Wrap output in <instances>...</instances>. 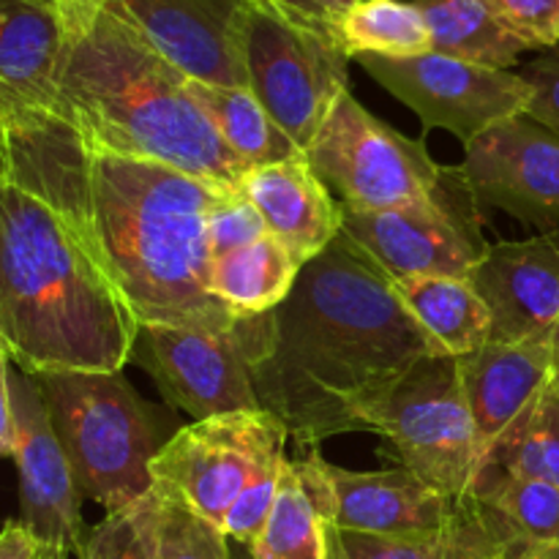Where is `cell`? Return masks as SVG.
I'll return each mask as SVG.
<instances>
[{
    "label": "cell",
    "instance_id": "40",
    "mask_svg": "<svg viewBox=\"0 0 559 559\" xmlns=\"http://www.w3.org/2000/svg\"><path fill=\"white\" fill-rule=\"evenodd\" d=\"M551 388L559 393V322L555 336H551Z\"/></svg>",
    "mask_w": 559,
    "mask_h": 559
},
{
    "label": "cell",
    "instance_id": "13",
    "mask_svg": "<svg viewBox=\"0 0 559 559\" xmlns=\"http://www.w3.org/2000/svg\"><path fill=\"white\" fill-rule=\"evenodd\" d=\"M478 205L500 207L538 233L559 229V134L527 115L464 145L459 164Z\"/></svg>",
    "mask_w": 559,
    "mask_h": 559
},
{
    "label": "cell",
    "instance_id": "25",
    "mask_svg": "<svg viewBox=\"0 0 559 559\" xmlns=\"http://www.w3.org/2000/svg\"><path fill=\"white\" fill-rule=\"evenodd\" d=\"M191 96L197 98L205 118L233 151V156L249 167H265V164L293 162L306 156L282 126L267 115L260 98L249 87H218L205 82H189Z\"/></svg>",
    "mask_w": 559,
    "mask_h": 559
},
{
    "label": "cell",
    "instance_id": "14",
    "mask_svg": "<svg viewBox=\"0 0 559 559\" xmlns=\"http://www.w3.org/2000/svg\"><path fill=\"white\" fill-rule=\"evenodd\" d=\"M14 409V462L20 473L22 524L36 538L63 551H80L85 540L82 491L69 456L58 440L49 409L36 382L20 371L11 374Z\"/></svg>",
    "mask_w": 559,
    "mask_h": 559
},
{
    "label": "cell",
    "instance_id": "17",
    "mask_svg": "<svg viewBox=\"0 0 559 559\" xmlns=\"http://www.w3.org/2000/svg\"><path fill=\"white\" fill-rule=\"evenodd\" d=\"M333 491V527L347 533L402 535L440 533L467 516L475 497H451L407 467L355 473L325 462Z\"/></svg>",
    "mask_w": 559,
    "mask_h": 559
},
{
    "label": "cell",
    "instance_id": "39",
    "mask_svg": "<svg viewBox=\"0 0 559 559\" xmlns=\"http://www.w3.org/2000/svg\"><path fill=\"white\" fill-rule=\"evenodd\" d=\"M511 559H559V540L551 544H530L522 546Z\"/></svg>",
    "mask_w": 559,
    "mask_h": 559
},
{
    "label": "cell",
    "instance_id": "35",
    "mask_svg": "<svg viewBox=\"0 0 559 559\" xmlns=\"http://www.w3.org/2000/svg\"><path fill=\"white\" fill-rule=\"evenodd\" d=\"M519 74L533 87V102L524 115L559 134V47L524 63Z\"/></svg>",
    "mask_w": 559,
    "mask_h": 559
},
{
    "label": "cell",
    "instance_id": "18",
    "mask_svg": "<svg viewBox=\"0 0 559 559\" xmlns=\"http://www.w3.org/2000/svg\"><path fill=\"white\" fill-rule=\"evenodd\" d=\"M456 366L484 467L491 448L551 385V344L486 342L456 358Z\"/></svg>",
    "mask_w": 559,
    "mask_h": 559
},
{
    "label": "cell",
    "instance_id": "45",
    "mask_svg": "<svg viewBox=\"0 0 559 559\" xmlns=\"http://www.w3.org/2000/svg\"><path fill=\"white\" fill-rule=\"evenodd\" d=\"M349 3H355V0H349Z\"/></svg>",
    "mask_w": 559,
    "mask_h": 559
},
{
    "label": "cell",
    "instance_id": "24",
    "mask_svg": "<svg viewBox=\"0 0 559 559\" xmlns=\"http://www.w3.org/2000/svg\"><path fill=\"white\" fill-rule=\"evenodd\" d=\"M393 289L442 355L462 358L489 342V309L469 278H399Z\"/></svg>",
    "mask_w": 559,
    "mask_h": 559
},
{
    "label": "cell",
    "instance_id": "4",
    "mask_svg": "<svg viewBox=\"0 0 559 559\" xmlns=\"http://www.w3.org/2000/svg\"><path fill=\"white\" fill-rule=\"evenodd\" d=\"M136 322L63 218L0 175V342L25 374L123 371Z\"/></svg>",
    "mask_w": 559,
    "mask_h": 559
},
{
    "label": "cell",
    "instance_id": "43",
    "mask_svg": "<svg viewBox=\"0 0 559 559\" xmlns=\"http://www.w3.org/2000/svg\"><path fill=\"white\" fill-rule=\"evenodd\" d=\"M328 559H336V555H333V551H331V557H328Z\"/></svg>",
    "mask_w": 559,
    "mask_h": 559
},
{
    "label": "cell",
    "instance_id": "3",
    "mask_svg": "<svg viewBox=\"0 0 559 559\" xmlns=\"http://www.w3.org/2000/svg\"><path fill=\"white\" fill-rule=\"evenodd\" d=\"M63 58L55 107L104 151L167 164L216 191H238L243 164L162 58L109 0H60Z\"/></svg>",
    "mask_w": 559,
    "mask_h": 559
},
{
    "label": "cell",
    "instance_id": "38",
    "mask_svg": "<svg viewBox=\"0 0 559 559\" xmlns=\"http://www.w3.org/2000/svg\"><path fill=\"white\" fill-rule=\"evenodd\" d=\"M14 453V409H11L9 353L0 342V456Z\"/></svg>",
    "mask_w": 559,
    "mask_h": 559
},
{
    "label": "cell",
    "instance_id": "11",
    "mask_svg": "<svg viewBox=\"0 0 559 559\" xmlns=\"http://www.w3.org/2000/svg\"><path fill=\"white\" fill-rule=\"evenodd\" d=\"M287 440L289 431L267 409L194 420L164 442L151 475L222 530L240 491L262 467L284 456Z\"/></svg>",
    "mask_w": 559,
    "mask_h": 559
},
{
    "label": "cell",
    "instance_id": "28",
    "mask_svg": "<svg viewBox=\"0 0 559 559\" xmlns=\"http://www.w3.org/2000/svg\"><path fill=\"white\" fill-rule=\"evenodd\" d=\"M473 497L491 508L522 546L559 540V486L484 467Z\"/></svg>",
    "mask_w": 559,
    "mask_h": 559
},
{
    "label": "cell",
    "instance_id": "7",
    "mask_svg": "<svg viewBox=\"0 0 559 559\" xmlns=\"http://www.w3.org/2000/svg\"><path fill=\"white\" fill-rule=\"evenodd\" d=\"M306 158L322 183L338 194L342 207L360 213L424 200L445 169L426 147V134L418 140L404 136L349 91L336 98Z\"/></svg>",
    "mask_w": 559,
    "mask_h": 559
},
{
    "label": "cell",
    "instance_id": "21",
    "mask_svg": "<svg viewBox=\"0 0 559 559\" xmlns=\"http://www.w3.org/2000/svg\"><path fill=\"white\" fill-rule=\"evenodd\" d=\"M333 524V491L325 459L311 451L284 462L282 484L265 530L251 546L254 559H328Z\"/></svg>",
    "mask_w": 559,
    "mask_h": 559
},
{
    "label": "cell",
    "instance_id": "22",
    "mask_svg": "<svg viewBox=\"0 0 559 559\" xmlns=\"http://www.w3.org/2000/svg\"><path fill=\"white\" fill-rule=\"evenodd\" d=\"M328 549L336 559H500L516 555L522 544L491 508L475 500L467 516L440 533L382 538L347 533L331 524Z\"/></svg>",
    "mask_w": 559,
    "mask_h": 559
},
{
    "label": "cell",
    "instance_id": "9",
    "mask_svg": "<svg viewBox=\"0 0 559 559\" xmlns=\"http://www.w3.org/2000/svg\"><path fill=\"white\" fill-rule=\"evenodd\" d=\"M243 66L246 87L304 153L349 91V58L331 36L254 5L243 11Z\"/></svg>",
    "mask_w": 559,
    "mask_h": 559
},
{
    "label": "cell",
    "instance_id": "10",
    "mask_svg": "<svg viewBox=\"0 0 559 559\" xmlns=\"http://www.w3.org/2000/svg\"><path fill=\"white\" fill-rule=\"evenodd\" d=\"M260 353V317L229 331L136 325L129 364L140 366L169 407L194 420L262 409L251 364Z\"/></svg>",
    "mask_w": 559,
    "mask_h": 559
},
{
    "label": "cell",
    "instance_id": "29",
    "mask_svg": "<svg viewBox=\"0 0 559 559\" xmlns=\"http://www.w3.org/2000/svg\"><path fill=\"white\" fill-rule=\"evenodd\" d=\"M484 467L559 486V393L555 388H546L538 402L491 448Z\"/></svg>",
    "mask_w": 559,
    "mask_h": 559
},
{
    "label": "cell",
    "instance_id": "37",
    "mask_svg": "<svg viewBox=\"0 0 559 559\" xmlns=\"http://www.w3.org/2000/svg\"><path fill=\"white\" fill-rule=\"evenodd\" d=\"M0 559H69V551L36 538L22 522L0 530Z\"/></svg>",
    "mask_w": 559,
    "mask_h": 559
},
{
    "label": "cell",
    "instance_id": "20",
    "mask_svg": "<svg viewBox=\"0 0 559 559\" xmlns=\"http://www.w3.org/2000/svg\"><path fill=\"white\" fill-rule=\"evenodd\" d=\"M60 58V0H0V115L52 109Z\"/></svg>",
    "mask_w": 559,
    "mask_h": 559
},
{
    "label": "cell",
    "instance_id": "2",
    "mask_svg": "<svg viewBox=\"0 0 559 559\" xmlns=\"http://www.w3.org/2000/svg\"><path fill=\"white\" fill-rule=\"evenodd\" d=\"M426 355H442L415 322L393 282L338 235L300 267L293 293L260 314L251 364L260 407L298 448L317 451L353 435L355 413Z\"/></svg>",
    "mask_w": 559,
    "mask_h": 559
},
{
    "label": "cell",
    "instance_id": "42",
    "mask_svg": "<svg viewBox=\"0 0 559 559\" xmlns=\"http://www.w3.org/2000/svg\"><path fill=\"white\" fill-rule=\"evenodd\" d=\"M0 175H3V162H0Z\"/></svg>",
    "mask_w": 559,
    "mask_h": 559
},
{
    "label": "cell",
    "instance_id": "30",
    "mask_svg": "<svg viewBox=\"0 0 559 559\" xmlns=\"http://www.w3.org/2000/svg\"><path fill=\"white\" fill-rule=\"evenodd\" d=\"M156 544L153 559H233L229 538L156 480Z\"/></svg>",
    "mask_w": 559,
    "mask_h": 559
},
{
    "label": "cell",
    "instance_id": "41",
    "mask_svg": "<svg viewBox=\"0 0 559 559\" xmlns=\"http://www.w3.org/2000/svg\"><path fill=\"white\" fill-rule=\"evenodd\" d=\"M240 549H243V546H240ZM233 559H254V557H251V551H249V549H243V551H240L238 557L233 555Z\"/></svg>",
    "mask_w": 559,
    "mask_h": 559
},
{
    "label": "cell",
    "instance_id": "32",
    "mask_svg": "<svg viewBox=\"0 0 559 559\" xmlns=\"http://www.w3.org/2000/svg\"><path fill=\"white\" fill-rule=\"evenodd\" d=\"M284 462H287V456L276 459L267 467H262L251 478V484L240 491V497L229 508L227 519H224L222 533L238 546H243V549H251L257 544V538L265 530L267 519H271L273 502H276L278 495V484H282Z\"/></svg>",
    "mask_w": 559,
    "mask_h": 559
},
{
    "label": "cell",
    "instance_id": "1",
    "mask_svg": "<svg viewBox=\"0 0 559 559\" xmlns=\"http://www.w3.org/2000/svg\"><path fill=\"white\" fill-rule=\"evenodd\" d=\"M0 162L63 218L136 325L235 328L207 293V211L224 191L104 151L52 109L0 115Z\"/></svg>",
    "mask_w": 559,
    "mask_h": 559
},
{
    "label": "cell",
    "instance_id": "5",
    "mask_svg": "<svg viewBox=\"0 0 559 559\" xmlns=\"http://www.w3.org/2000/svg\"><path fill=\"white\" fill-rule=\"evenodd\" d=\"M27 377L41 391L82 497L115 513L151 491L156 484L151 464L164 448L162 431L123 371Z\"/></svg>",
    "mask_w": 559,
    "mask_h": 559
},
{
    "label": "cell",
    "instance_id": "31",
    "mask_svg": "<svg viewBox=\"0 0 559 559\" xmlns=\"http://www.w3.org/2000/svg\"><path fill=\"white\" fill-rule=\"evenodd\" d=\"M156 484L145 497L131 502L123 511L104 516L102 524L85 535L80 559H153L156 544Z\"/></svg>",
    "mask_w": 559,
    "mask_h": 559
},
{
    "label": "cell",
    "instance_id": "33",
    "mask_svg": "<svg viewBox=\"0 0 559 559\" xmlns=\"http://www.w3.org/2000/svg\"><path fill=\"white\" fill-rule=\"evenodd\" d=\"M265 218L238 191H224L207 211V249L213 257L229 254L235 249L265 238Z\"/></svg>",
    "mask_w": 559,
    "mask_h": 559
},
{
    "label": "cell",
    "instance_id": "34",
    "mask_svg": "<svg viewBox=\"0 0 559 559\" xmlns=\"http://www.w3.org/2000/svg\"><path fill=\"white\" fill-rule=\"evenodd\" d=\"M508 33L527 49L559 47V0H484Z\"/></svg>",
    "mask_w": 559,
    "mask_h": 559
},
{
    "label": "cell",
    "instance_id": "36",
    "mask_svg": "<svg viewBox=\"0 0 559 559\" xmlns=\"http://www.w3.org/2000/svg\"><path fill=\"white\" fill-rule=\"evenodd\" d=\"M243 3L333 38V25L349 5V0H243Z\"/></svg>",
    "mask_w": 559,
    "mask_h": 559
},
{
    "label": "cell",
    "instance_id": "19",
    "mask_svg": "<svg viewBox=\"0 0 559 559\" xmlns=\"http://www.w3.org/2000/svg\"><path fill=\"white\" fill-rule=\"evenodd\" d=\"M238 194L260 211L267 235L287 246L300 265L342 235V202L333 200L306 156L249 167L240 175Z\"/></svg>",
    "mask_w": 559,
    "mask_h": 559
},
{
    "label": "cell",
    "instance_id": "23",
    "mask_svg": "<svg viewBox=\"0 0 559 559\" xmlns=\"http://www.w3.org/2000/svg\"><path fill=\"white\" fill-rule=\"evenodd\" d=\"M300 262L273 235L213 257L207 293L238 320L260 317L282 306L300 276Z\"/></svg>",
    "mask_w": 559,
    "mask_h": 559
},
{
    "label": "cell",
    "instance_id": "12",
    "mask_svg": "<svg viewBox=\"0 0 559 559\" xmlns=\"http://www.w3.org/2000/svg\"><path fill=\"white\" fill-rule=\"evenodd\" d=\"M358 63L418 115L424 134L445 129L462 145H469L502 120L524 115L533 102V87L519 71L467 63L440 52L399 60L364 55Z\"/></svg>",
    "mask_w": 559,
    "mask_h": 559
},
{
    "label": "cell",
    "instance_id": "26",
    "mask_svg": "<svg viewBox=\"0 0 559 559\" xmlns=\"http://www.w3.org/2000/svg\"><path fill=\"white\" fill-rule=\"evenodd\" d=\"M431 33V52L467 63L513 69L527 44L500 25L484 0H413Z\"/></svg>",
    "mask_w": 559,
    "mask_h": 559
},
{
    "label": "cell",
    "instance_id": "44",
    "mask_svg": "<svg viewBox=\"0 0 559 559\" xmlns=\"http://www.w3.org/2000/svg\"><path fill=\"white\" fill-rule=\"evenodd\" d=\"M500 559H511V557H500Z\"/></svg>",
    "mask_w": 559,
    "mask_h": 559
},
{
    "label": "cell",
    "instance_id": "16",
    "mask_svg": "<svg viewBox=\"0 0 559 559\" xmlns=\"http://www.w3.org/2000/svg\"><path fill=\"white\" fill-rule=\"evenodd\" d=\"M469 284L489 309V342L551 344L559 322V229L491 243Z\"/></svg>",
    "mask_w": 559,
    "mask_h": 559
},
{
    "label": "cell",
    "instance_id": "15",
    "mask_svg": "<svg viewBox=\"0 0 559 559\" xmlns=\"http://www.w3.org/2000/svg\"><path fill=\"white\" fill-rule=\"evenodd\" d=\"M167 63L194 82L246 87L243 0H109Z\"/></svg>",
    "mask_w": 559,
    "mask_h": 559
},
{
    "label": "cell",
    "instance_id": "8",
    "mask_svg": "<svg viewBox=\"0 0 559 559\" xmlns=\"http://www.w3.org/2000/svg\"><path fill=\"white\" fill-rule=\"evenodd\" d=\"M342 233L385 273L399 278H469L489 251L480 205L462 169L445 167L429 197L391 211L342 207Z\"/></svg>",
    "mask_w": 559,
    "mask_h": 559
},
{
    "label": "cell",
    "instance_id": "6",
    "mask_svg": "<svg viewBox=\"0 0 559 559\" xmlns=\"http://www.w3.org/2000/svg\"><path fill=\"white\" fill-rule=\"evenodd\" d=\"M355 429L380 435L402 467L435 489L473 497L480 451L451 355H426L385 391L360 404Z\"/></svg>",
    "mask_w": 559,
    "mask_h": 559
},
{
    "label": "cell",
    "instance_id": "27",
    "mask_svg": "<svg viewBox=\"0 0 559 559\" xmlns=\"http://www.w3.org/2000/svg\"><path fill=\"white\" fill-rule=\"evenodd\" d=\"M333 41L349 60L418 58L431 52V33L413 0H355L333 25Z\"/></svg>",
    "mask_w": 559,
    "mask_h": 559
}]
</instances>
